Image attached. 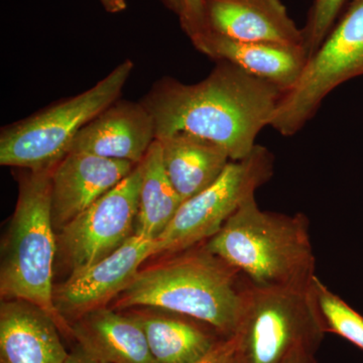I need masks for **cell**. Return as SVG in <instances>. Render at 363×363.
<instances>
[{
    "label": "cell",
    "instance_id": "6da1fadb",
    "mask_svg": "<svg viewBox=\"0 0 363 363\" xmlns=\"http://www.w3.org/2000/svg\"><path fill=\"white\" fill-rule=\"evenodd\" d=\"M284 91L226 61L206 78L185 84L162 77L140 100L154 118L156 140L188 133L217 143L231 161L247 157L269 126Z\"/></svg>",
    "mask_w": 363,
    "mask_h": 363
},
{
    "label": "cell",
    "instance_id": "7a4b0ae2",
    "mask_svg": "<svg viewBox=\"0 0 363 363\" xmlns=\"http://www.w3.org/2000/svg\"><path fill=\"white\" fill-rule=\"evenodd\" d=\"M204 247L259 288L307 286L316 277L306 215L264 211L255 196Z\"/></svg>",
    "mask_w": 363,
    "mask_h": 363
},
{
    "label": "cell",
    "instance_id": "3957f363",
    "mask_svg": "<svg viewBox=\"0 0 363 363\" xmlns=\"http://www.w3.org/2000/svg\"><path fill=\"white\" fill-rule=\"evenodd\" d=\"M240 276L203 245L138 272L116 306L161 308L192 318L228 338L238 330L247 288L238 284Z\"/></svg>",
    "mask_w": 363,
    "mask_h": 363
},
{
    "label": "cell",
    "instance_id": "277c9868",
    "mask_svg": "<svg viewBox=\"0 0 363 363\" xmlns=\"http://www.w3.org/2000/svg\"><path fill=\"white\" fill-rule=\"evenodd\" d=\"M20 178L16 210L2 243L0 294L44 311L72 337L71 324L54 302V260L57 252L52 217V171L25 169Z\"/></svg>",
    "mask_w": 363,
    "mask_h": 363
},
{
    "label": "cell",
    "instance_id": "5b68a950",
    "mask_svg": "<svg viewBox=\"0 0 363 363\" xmlns=\"http://www.w3.org/2000/svg\"><path fill=\"white\" fill-rule=\"evenodd\" d=\"M135 69L124 60L89 89L60 100L0 133V164L33 172L51 171L68 154L79 131L119 99Z\"/></svg>",
    "mask_w": 363,
    "mask_h": 363
},
{
    "label": "cell",
    "instance_id": "8992f818",
    "mask_svg": "<svg viewBox=\"0 0 363 363\" xmlns=\"http://www.w3.org/2000/svg\"><path fill=\"white\" fill-rule=\"evenodd\" d=\"M326 333L314 281L278 288L247 284L233 335L238 363H285L298 351L316 352Z\"/></svg>",
    "mask_w": 363,
    "mask_h": 363
},
{
    "label": "cell",
    "instance_id": "52a82bcc",
    "mask_svg": "<svg viewBox=\"0 0 363 363\" xmlns=\"http://www.w3.org/2000/svg\"><path fill=\"white\" fill-rule=\"evenodd\" d=\"M363 76V0H351L302 76L284 93L269 126L284 136L298 133L325 98L351 79Z\"/></svg>",
    "mask_w": 363,
    "mask_h": 363
},
{
    "label": "cell",
    "instance_id": "ba28073f",
    "mask_svg": "<svg viewBox=\"0 0 363 363\" xmlns=\"http://www.w3.org/2000/svg\"><path fill=\"white\" fill-rule=\"evenodd\" d=\"M272 174L274 156L262 145H255L245 159L229 162L210 187L182 203L156 240V255L185 252L213 238Z\"/></svg>",
    "mask_w": 363,
    "mask_h": 363
},
{
    "label": "cell",
    "instance_id": "9c48e42d",
    "mask_svg": "<svg viewBox=\"0 0 363 363\" xmlns=\"http://www.w3.org/2000/svg\"><path fill=\"white\" fill-rule=\"evenodd\" d=\"M142 164L60 231L64 259L72 272L104 259L135 234Z\"/></svg>",
    "mask_w": 363,
    "mask_h": 363
},
{
    "label": "cell",
    "instance_id": "30bf717a",
    "mask_svg": "<svg viewBox=\"0 0 363 363\" xmlns=\"http://www.w3.org/2000/svg\"><path fill=\"white\" fill-rule=\"evenodd\" d=\"M156 255V240L133 234L104 259L72 272L70 278L54 289V302L69 323L104 308L133 283L140 267Z\"/></svg>",
    "mask_w": 363,
    "mask_h": 363
},
{
    "label": "cell",
    "instance_id": "8fae6325",
    "mask_svg": "<svg viewBox=\"0 0 363 363\" xmlns=\"http://www.w3.org/2000/svg\"><path fill=\"white\" fill-rule=\"evenodd\" d=\"M135 166L130 162L86 152H68L52 171V217L55 229L61 231L123 181Z\"/></svg>",
    "mask_w": 363,
    "mask_h": 363
},
{
    "label": "cell",
    "instance_id": "7c38bea8",
    "mask_svg": "<svg viewBox=\"0 0 363 363\" xmlns=\"http://www.w3.org/2000/svg\"><path fill=\"white\" fill-rule=\"evenodd\" d=\"M155 140L154 118L145 105L118 99L79 131L68 152H86L138 164Z\"/></svg>",
    "mask_w": 363,
    "mask_h": 363
},
{
    "label": "cell",
    "instance_id": "4fadbf2b",
    "mask_svg": "<svg viewBox=\"0 0 363 363\" xmlns=\"http://www.w3.org/2000/svg\"><path fill=\"white\" fill-rule=\"evenodd\" d=\"M203 4L208 33L240 42L304 48L302 30L281 0H203Z\"/></svg>",
    "mask_w": 363,
    "mask_h": 363
},
{
    "label": "cell",
    "instance_id": "5bb4252c",
    "mask_svg": "<svg viewBox=\"0 0 363 363\" xmlns=\"http://www.w3.org/2000/svg\"><path fill=\"white\" fill-rule=\"evenodd\" d=\"M59 328L39 308L21 300L2 301L0 363H64L68 357Z\"/></svg>",
    "mask_w": 363,
    "mask_h": 363
},
{
    "label": "cell",
    "instance_id": "9a60e30c",
    "mask_svg": "<svg viewBox=\"0 0 363 363\" xmlns=\"http://www.w3.org/2000/svg\"><path fill=\"white\" fill-rule=\"evenodd\" d=\"M195 49L215 61H226L284 93L297 84L307 65L304 48L272 43L240 42L209 33Z\"/></svg>",
    "mask_w": 363,
    "mask_h": 363
},
{
    "label": "cell",
    "instance_id": "2e32d148",
    "mask_svg": "<svg viewBox=\"0 0 363 363\" xmlns=\"http://www.w3.org/2000/svg\"><path fill=\"white\" fill-rule=\"evenodd\" d=\"M71 328L79 347L99 363H157L135 316L104 307L78 318Z\"/></svg>",
    "mask_w": 363,
    "mask_h": 363
},
{
    "label": "cell",
    "instance_id": "e0dca14e",
    "mask_svg": "<svg viewBox=\"0 0 363 363\" xmlns=\"http://www.w3.org/2000/svg\"><path fill=\"white\" fill-rule=\"evenodd\" d=\"M157 140L167 175L183 202L210 187L231 162L223 147L199 136L177 133Z\"/></svg>",
    "mask_w": 363,
    "mask_h": 363
},
{
    "label": "cell",
    "instance_id": "ac0fdd59",
    "mask_svg": "<svg viewBox=\"0 0 363 363\" xmlns=\"http://www.w3.org/2000/svg\"><path fill=\"white\" fill-rule=\"evenodd\" d=\"M140 164L143 177L135 233L156 240L183 201L167 175L159 140H155Z\"/></svg>",
    "mask_w": 363,
    "mask_h": 363
},
{
    "label": "cell",
    "instance_id": "d6986e66",
    "mask_svg": "<svg viewBox=\"0 0 363 363\" xmlns=\"http://www.w3.org/2000/svg\"><path fill=\"white\" fill-rule=\"evenodd\" d=\"M157 363H195L222 337L178 318L136 315Z\"/></svg>",
    "mask_w": 363,
    "mask_h": 363
},
{
    "label": "cell",
    "instance_id": "ffe728a7",
    "mask_svg": "<svg viewBox=\"0 0 363 363\" xmlns=\"http://www.w3.org/2000/svg\"><path fill=\"white\" fill-rule=\"evenodd\" d=\"M314 291L327 333L337 334L363 350V316L332 292L318 277Z\"/></svg>",
    "mask_w": 363,
    "mask_h": 363
},
{
    "label": "cell",
    "instance_id": "44dd1931",
    "mask_svg": "<svg viewBox=\"0 0 363 363\" xmlns=\"http://www.w3.org/2000/svg\"><path fill=\"white\" fill-rule=\"evenodd\" d=\"M346 0H314L303 28L304 48L311 58L335 26Z\"/></svg>",
    "mask_w": 363,
    "mask_h": 363
},
{
    "label": "cell",
    "instance_id": "7402d4cb",
    "mask_svg": "<svg viewBox=\"0 0 363 363\" xmlns=\"http://www.w3.org/2000/svg\"><path fill=\"white\" fill-rule=\"evenodd\" d=\"M180 4L179 20L182 30L188 35L193 45H197L209 33L205 21L203 0H180Z\"/></svg>",
    "mask_w": 363,
    "mask_h": 363
},
{
    "label": "cell",
    "instance_id": "603a6c76",
    "mask_svg": "<svg viewBox=\"0 0 363 363\" xmlns=\"http://www.w3.org/2000/svg\"><path fill=\"white\" fill-rule=\"evenodd\" d=\"M195 363H238L235 337L222 338L213 350Z\"/></svg>",
    "mask_w": 363,
    "mask_h": 363
},
{
    "label": "cell",
    "instance_id": "cb8c5ba5",
    "mask_svg": "<svg viewBox=\"0 0 363 363\" xmlns=\"http://www.w3.org/2000/svg\"><path fill=\"white\" fill-rule=\"evenodd\" d=\"M99 2L108 13H121L128 9L126 0H99Z\"/></svg>",
    "mask_w": 363,
    "mask_h": 363
},
{
    "label": "cell",
    "instance_id": "d4e9b609",
    "mask_svg": "<svg viewBox=\"0 0 363 363\" xmlns=\"http://www.w3.org/2000/svg\"><path fill=\"white\" fill-rule=\"evenodd\" d=\"M64 363H99L94 358L88 355L85 351L81 350L77 345V348L75 350L72 351L69 353L68 357Z\"/></svg>",
    "mask_w": 363,
    "mask_h": 363
},
{
    "label": "cell",
    "instance_id": "484cf974",
    "mask_svg": "<svg viewBox=\"0 0 363 363\" xmlns=\"http://www.w3.org/2000/svg\"><path fill=\"white\" fill-rule=\"evenodd\" d=\"M315 353L313 351L301 350L294 353L285 363H316Z\"/></svg>",
    "mask_w": 363,
    "mask_h": 363
},
{
    "label": "cell",
    "instance_id": "4316f807",
    "mask_svg": "<svg viewBox=\"0 0 363 363\" xmlns=\"http://www.w3.org/2000/svg\"><path fill=\"white\" fill-rule=\"evenodd\" d=\"M161 1L167 9L173 11L174 13L179 16V14L181 13L180 0H161Z\"/></svg>",
    "mask_w": 363,
    "mask_h": 363
}]
</instances>
